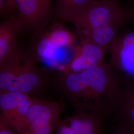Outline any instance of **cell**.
Here are the masks:
<instances>
[{
    "label": "cell",
    "mask_w": 134,
    "mask_h": 134,
    "mask_svg": "<svg viewBox=\"0 0 134 134\" xmlns=\"http://www.w3.org/2000/svg\"><path fill=\"white\" fill-rule=\"evenodd\" d=\"M105 1H113V2H117V0H105Z\"/></svg>",
    "instance_id": "obj_22"
},
{
    "label": "cell",
    "mask_w": 134,
    "mask_h": 134,
    "mask_svg": "<svg viewBox=\"0 0 134 134\" xmlns=\"http://www.w3.org/2000/svg\"><path fill=\"white\" fill-rule=\"evenodd\" d=\"M32 97L18 91L0 92V117L19 134L28 129L27 115Z\"/></svg>",
    "instance_id": "obj_6"
},
{
    "label": "cell",
    "mask_w": 134,
    "mask_h": 134,
    "mask_svg": "<svg viewBox=\"0 0 134 134\" xmlns=\"http://www.w3.org/2000/svg\"><path fill=\"white\" fill-rule=\"evenodd\" d=\"M114 114L118 116L119 123L134 130V103L118 99L113 114Z\"/></svg>",
    "instance_id": "obj_13"
},
{
    "label": "cell",
    "mask_w": 134,
    "mask_h": 134,
    "mask_svg": "<svg viewBox=\"0 0 134 134\" xmlns=\"http://www.w3.org/2000/svg\"><path fill=\"white\" fill-rule=\"evenodd\" d=\"M54 131L55 134H76L64 119L60 120L58 121L55 126Z\"/></svg>",
    "instance_id": "obj_17"
},
{
    "label": "cell",
    "mask_w": 134,
    "mask_h": 134,
    "mask_svg": "<svg viewBox=\"0 0 134 134\" xmlns=\"http://www.w3.org/2000/svg\"><path fill=\"white\" fill-rule=\"evenodd\" d=\"M67 0H55V15L62 10L63 7L66 4Z\"/></svg>",
    "instance_id": "obj_20"
},
{
    "label": "cell",
    "mask_w": 134,
    "mask_h": 134,
    "mask_svg": "<svg viewBox=\"0 0 134 134\" xmlns=\"http://www.w3.org/2000/svg\"><path fill=\"white\" fill-rule=\"evenodd\" d=\"M104 118L93 113H76L64 120L76 134H104Z\"/></svg>",
    "instance_id": "obj_11"
},
{
    "label": "cell",
    "mask_w": 134,
    "mask_h": 134,
    "mask_svg": "<svg viewBox=\"0 0 134 134\" xmlns=\"http://www.w3.org/2000/svg\"><path fill=\"white\" fill-rule=\"evenodd\" d=\"M92 0H67L66 4L57 14L56 19H67L78 10L81 9Z\"/></svg>",
    "instance_id": "obj_14"
},
{
    "label": "cell",
    "mask_w": 134,
    "mask_h": 134,
    "mask_svg": "<svg viewBox=\"0 0 134 134\" xmlns=\"http://www.w3.org/2000/svg\"><path fill=\"white\" fill-rule=\"evenodd\" d=\"M9 1V0H0V12L3 10Z\"/></svg>",
    "instance_id": "obj_21"
},
{
    "label": "cell",
    "mask_w": 134,
    "mask_h": 134,
    "mask_svg": "<svg viewBox=\"0 0 134 134\" xmlns=\"http://www.w3.org/2000/svg\"><path fill=\"white\" fill-rule=\"evenodd\" d=\"M77 55L70 66V71L80 72L104 63V52L94 43L82 38H78Z\"/></svg>",
    "instance_id": "obj_10"
},
{
    "label": "cell",
    "mask_w": 134,
    "mask_h": 134,
    "mask_svg": "<svg viewBox=\"0 0 134 134\" xmlns=\"http://www.w3.org/2000/svg\"><path fill=\"white\" fill-rule=\"evenodd\" d=\"M77 37L56 20L33 35L27 55L35 62L42 63L49 68L59 72L70 71L77 55Z\"/></svg>",
    "instance_id": "obj_2"
},
{
    "label": "cell",
    "mask_w": 134,
    "mask_h": 134,
    "mask_svg": "<svg viewBox=\"0 0 134 134\" xmlns=\"http://www.w3.org/2000/svg\"><path fill=\"white\" fill-rule=\"evenodd\" d=\"M120 26L110 24L92 29L84 32H76L77 38H85L99 47L104 53L111 51L118 37V29Z\"/></svg>",
    "instance_id": "obj_12"
},
{
    "label": "cell",
    "mask_w": 134,
    "mask_h": 134,
    "mask_svg": "<svg viewBox=\"0 0 134 134\" xmlns=\"http://www.w3.org/2000/svg\"><path fill=\"white\" fill-rule=\"evenodd\" d=\"M64 111L65 106L62 101L32 97L27 115L28 129L40 125H56Z\"/></svg>",
    "instance_id": "obj_9"
},
{
    "label": "cell",
    "mask_w": 134,
    "mask_h": 134,
    "mask_svg": "<svg viewBox=\"0 0 134 134\" xmlns=\"http://www.w3.org/2000/svg\"><path fill=\"white\" fill-rule=\"evenodd\" d=\"M111 52L110 65L120 72L125 83L134 82V32L118 36Z\"/></svg>",
    "instance_id": "obj_7"
},
{
    "label": "cell",
    "mask_w": 134,
    "mask_h": 134,
    "mask_svg": "<svg viewBox=\"0 0 134 134\" xmlns=\"http://www.w3.org/2000/svg\"><path fill=\"white\" fill-rule=\"evenodd\" d=\"M50 75L49 70L37 67L36 63L27 55L7 91H18L32 97L44 98L49 87L52 86L53 78Z\"/></svg>",
    "instance_id": "obj_5"
},
{
    "label": "cell",
    "mask_w": 134,
    "mask_h": 134,
    "mask_svg": "<svg viewBox=\"0 0 134 134\" xmlns=\"http://www.w3.org/2000/svg\"><path fill=\"white\" fill-rule=\"evenodd\" d=\"M109 134H134V130L129 127L119 123Z\"/></svg>",
    "instance_id": "obj_18"
},
{
    "label": "cell",
    "mask_w": 134,
    "mask_h": 134,
    "mask_svg": "<svg viewBox=\"0 0 134 134\" xmlns=\"http://www.w3.org/2000/svg\"><path fill=\"white\" fill-rule=\"evenodd\" d=\"M16 133L7 124L2 118L0 117V134H16Z\"/></svg>",
    "instance_id": "obj_19"
},
{
    "label": "cell",
    "mask_w": 134,
    "mask_h": 134,
    "mask_svg": "<svg viewBox=\"0 0 134 134\" xmlns=\"http://www.w3.org/2000/svg\"><path fill=\"white\" fill-rule=\"evenodd\" d=\"M124 14L116 2L92 0L67 19L74 25L77 32L110 24L121 26Z\"/></svg>",
    "instance_id": "obj_3"
},
{
    "label": "cell",
    "mask_w": 134,
    "mask_h": 134,
    "mask_svg": "<svg viewBox=\"0 0 134 134\" xmlns=\"http://www.w3.org/2000/svg\"><path fill=\"white\" fill-rule=\"evenodd\" d=\"M118 99L129 101L134 103V82L125 83Z\"/></svg>",
    "instance_id": "obj_16"
},
{
    "label": "cell",
    "mask_w": 134,
    "mask_h": 134,
    "mask_svg": "<svg viewBox=\"0 0 134 134\" xmlns=\"http://www.w3.org/2000/svg\"><path fill=\"white\" fill-rule=\"evenodd\" d=\"M53 0H10L1 13L5 15L14 10L21 31L37 34L51 24Z\"/></svg>",
    "instance_id": "obj_4"
},
{
    "label": "cell",
    "mask_w": 134,
    "mask_h": 134,
    "mask_svg": "<svg viewBox=\"0 0 134 134\" xmlns=\"http://www.w3.org/2000/svg\"><path fill=\"white\" fill-rule=\"evenodd\" d=\"M22 32L16 15H12L0 24V66L26 55L20 49L17 42Z\"/></svg>",
    "instance_id": "obj_8"
},
{
    "label": "cell",
    "mask_w": 134,
    "mask_h": 134,
    "mask_svg": "<svg viewBox=\"0 0 134 134\" xmlns=\"http://www.w3.org/2000/svg\"><path fill=\"white\" fill-rule=\"evenodd\" d=\"M52 86L76 113L103 117L114 112L124 86L120 75L106 63L81 72H59L53 78Z\"/></svg>",
    "instance_id": "obj_1"
},
{
    "label": "cell",
    "mask_w": 134,
    "mask_h": 134,
    "mask_svg": "<svg viewBox=\"0 0 134 134\" xmlns=\"http://www.w3.org/2000/svg\"><path fill=\"white\" fill-rule=\"evenodd\" d=\"M55 125H40L30 127L21 134H51L54 131Z\"/></svg>",
    "instance_id": "obj_15"
}]
</instances>
